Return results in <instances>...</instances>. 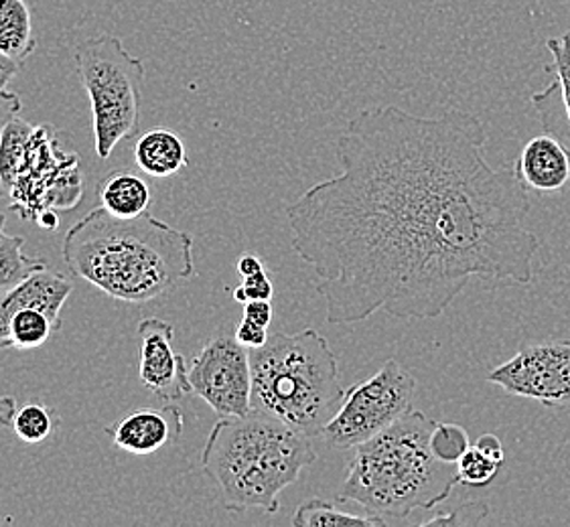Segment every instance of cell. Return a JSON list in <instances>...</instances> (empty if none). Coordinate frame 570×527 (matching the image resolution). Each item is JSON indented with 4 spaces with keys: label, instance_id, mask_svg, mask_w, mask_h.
Wrapping results in <instances>:
<instances>
[{
    "label": "cell",
    "instance_id": "obj_14",
    "mask_svg": "<svg viewBox=\"0 0 570 527\" xmlns=\"http://www.w3.org/2000/svg\"><path fill=\"white\" fill-rule=\"evenodd\" d=\"M547 49L552 56L547 68L552 80L544 90L532 93L530 103L544 132L557 138L570 155V31L550 37Z\"/></svg>",
    "mask_w": 570,
    "mask_h": 527
},
{
    "label": "cell",
    "instance_id": "obj_25",
    "mask_svg": "<svg viewBox=\"0 0 570 527\" xmlns=\"http://www.w3.org/2000/svg\"><path fill=\"white\" fill-rule=\"evenodd\" d=\"M274 285L266 272L242 278L240 287L234 290V300L246 305L250 300H273Z\"/></svg>",
    "mask_w": 570,
    "mask_h": 527
},
{
    "label": "cell",
    "instance_id": "obj_13",
    "mask_svg": "<svg viewBox=\"0 0 570 527\" xmlns=\"http://www.w3.org/2000/svg\"><path fill=\"white\" fill-rule=\"evenodd\" d=\"M106 432L112 445L128 455L147 457L177 440L183 432L181 408L167 404L160 408H137L125 414Z\"/></svg>",
    "mask_w": 570,
    "mask_h": 527
},
{
    "label": "cell",
    "instance_id": "obj_6",
    "mask_svg": "<svg viewBox=\"0 0 570 527\" xmlns=\"http://www.w3.org/2000/svg\"><path fill=\"white\" fill-rule=\"evenodd\" d=\"M0 196L21 219L47 211H71L83 196V172L76 152L59 145L56 128L14 118L0 138Z\"/></svg>",
    "mask_w": 570,
    "mask_h": 527
},
{
    "label": "cell",
    "instance_id": "obj_2",
    "mask_svg": "<svg viewBox=\"0 0 570 527\" xmlns=\"http://www.w3.org/2000/svg\"><path fill=\"white\" fill-rule=\"evenodd\" d=\"M195 241L150 211L116 218L104 207L71 226L63 240L69 272L122 302H150L191 280Z\"/></svg>",
    "mask_w": 570,
    "mask_h": 527
},
{
    "label": "cell",
    "instance_id": "obj_15",
    "mask_svg": "<svg viewBox=\"0 0 570 527\" xmlns=\"http://www.w3.org/2000/svg\"><path fill=\"white\" fill-rule=\"evenodd\" d=\"M513 169L530 193L557 196L570 185L569 150L550 135L530 138L522 147Z\"/></svg>",
    "mask_w": 570,
    "mask_h": 527
},
{
    "label": "cell",
    "instance_id": "obj_32",
    "mask_svg": "<svg viewBox=\"0 0 570 527\" xmlns=\"http://www.w3.org/2000/svg\"><path fill=\"white\" fill-rule=\"evenodd\" d=\"M17 414V400L12 396H0V426H12Z\"/></svg>",
    "mask_w": 570,
    "mask_h": 527
},
{
    "label": "cell",
    "instance_id": "obj_1",
    "mask_svg": "<svg viewBox=\"0 0 570 527\" xmlns=\"http://www.w3.org/2000/svg\"><path fill=\"white\" fill-rule=\"evenodd\" d=\"M488 128L446 110L372 106L335 140L340 172L286 207L291 246L317 276L325 321L384 310L436 319L473 278L530 287L542 241L512 165L485 159Z\"/></svg>",
    "mask_w": 570,
    "mask_h": 527
},
{
    "label": "cell",
    "instance_id": "obj_10",
    "mask_svg": "<svg viewBox=\"0 0 570 527\" xmlns=\"http://www.w3.org/2000/svg\"><path fill=\"white\" fill-rule=\"evenodd\" d=\"M488 381L508 396L534 400L552 410L570 408V339L520 347V351L491 369Z\"/></svg>",
    "mask_w": 570,
    "mask_h": 527
},
{
    "label": "cell",
    "instance_id": "obj_12",
    "mask_svg": "<svg viewBox=\"0 0 570 527\" xmlns=\"http://www.w3.org/2000/svg\"><path fill=\"white\" fill-rule=\"evenodd\" d=\"M140 339L138 376L142 386L165 401L181 400L191 391L189 367L173 347L175 327L163 319H142L137 327Z\"/></svg>",
    "mask_w": 570,
    "mask_h": 527
},
{
    "label": "cell",
    "instance_id": "obj_4",
    "mask_svg": "<svg viewBox=\"0 0 570 527\" xmlns=\"http://www.w3.org/2000/svg\"><path fill=\"white\" fill-rule=\"evenodd\" d=\"M313 438L268 414L219 418L207 436L202 465L228 511H281V494L317 460Z\"/></svg>",
    "mask_w": 570,
    "mask_h": 527
},
{
    "label": "cell",
    "instance_id": "obj_26",
    "mask_svg": "<svg viewBox=\"0 0 570 527\" xmlns=\"http://www.w3.org/2000/svg\"><path fill=\"white\" fill-rule=\"evenodd\" d=\"M234 337H236L246 349H258V347H263V345L268 341L271 335H268L266 327L256 325V322H252L250 319L244 317Z\"/></svg>",
    "mask_w": 570,
    "mask_h": 527
},
{
    "label": "cell",
    "instance_id": "obj_28",
    "mask_svg": "<svg viewBox=\"0 0 570 527\" xmlns=\"http://www.w3.org/2000/svg\"><path fill=\"white\" fill-rule=\"evenodd\" d=\"M273 315L271 300H250V302L244 305V317L250 319L252 322H256V325H263L266 329L273 322Z\"/></svg>",
    "mask_w": 570,
    "mask_h": 527
},
{
    "label": "cell",
    "instance_id": "obj_17",
    "mask_svg": "<svg viewBox=\"0 0 570 527\" xmlns=\"http://www.w3.org/2000/svg\"><path fill=\"white\" fill-rule=\"evenodd\" d=\"M100 207L116 218H138L149 211L150 187L135 172L116 171L106 175L96 187Z\"/></svg>",
    "mask_w": 570,
    "mask_h": 527
},
{
    "label": "cell",
    "instance_id": "obj_16",
    "mask_svg": "<svg viewBox=\"0 0 570 527\" xmlns=\"http://www.w3.org/2000/svg\"><path fill=\"white\" fill-rule=\"evenodd\" d=\"M135 161L145 175L155 179H167L187 167V150L177 132L167 128H155L138 138Z\"/></svg>",
    "mask_w": 570,
    "mask_h": 527
},
{
    "label": "cell",
    "instance_id": "obj_18",
    "mask_svg": "<svg viewBox=\"0 0 570 527\" xmlns=\"http://www.w3.org/2000/svg\"><path fill=\"white\" fill-rule=\"evenodd\" d=\"M35 49L33 17L27 0H0V51L23 66Z\"/></svg>",
    "mask_w": 570,
    "mask_h": 527
},
{
    "label": "cell",
    "instance_id": "obj_3",
    "mask_svg": "<svg viewBox=\"0 0 570 527\" xmlns=\"http://www.w3.org/2000/svg\"><path fill=\"white\" fill-rule=\"evenodd\" d=\"M436 420L411 410L384 432L355 447L345 470L340 504L364 507L365 514L406 519L414 511H431L449 499L459 485L456 465L436 459L431 432Z\"/></svg>",
    "mask_w": 570,
    "mask_h": 527
},
{
    "label": "cell",
    "instance_id": "obj_22",
    "mask_svg": "<svg viewBox=\"0 0 570 527\" xmlns=\"http://www.w3.org/2000/svg\"><path fill=\"white\" fill-rule=\"evenodd\" d=\"M471 448L468 430L453 422H436L431 432V450L434 457L449 465H456L459 459Z\"/></svg>",
    "mask_w": 570,
    "mask_h": 527
},
{
    "label": "cell",
    "instance_id": "obj_19",
    "mask_svg": "<svg viewBox=\"0 0 570 527\" xmlns=\"http://www.w3.org/2000/svg\"><path fill=\"white\" fill-rule=\"evenodd\" d=\"M7 219L0 213V297L19 287L29 276L47 268L43 260L29 258L23 252L24 240L21 236H12L4 230Z\"/></svg>",
    "mask_w": 570,
    "mask_h": 527
},
{
    "label": "cell",
    "instance_id": "obj_27",
    "mask_svg": "<svg viewBox=\"0 0 570 527\" xmlns=\"http://www.w3.org/2000/svg\"><path fill=\"white\" fill-rule=\"evenodd\" d=\"M21 96L19 93L11 92V90H0V138L4 128L11 125L12 120L17 116L21 115Z\"/></svg>",
    "mask_w": 570,
    "mask_h": 527
},
{
    "label": "cell",
    "instance_id": "obj_33",
    "mask_svg": "<svg viewBox=\"0 0 570 527\" xmlns=\"http://www.w3.org/2000/svg\"><path fill=\"white\" fill-rule=\"evenodd\" d=\"M37 223H39V228H43V230L53 231L58 230L59 219L53 209H47V211H43V213L37 218Z\"/></svg>",
    "mask_w": 570,
    "mask_h": 527
},
{
    "label": "cell",
    "instance_id": "obj_29",
    "mask_svg": "<svg viewBox=\"0 0 570 527\" xmlns=\"http://www.w3.org/2000/svg\"><path fill=\"white\" fill-rule=\"evenodd\" d=\"M473 447L481 450L488 459L498 463V465H505V450H503L502 440L495 435H481L478 443Z\"/></svg>",
    "mask_w": 570,
    "mask_h": 527
},
{
    "label": "cell",
    "instance_id": "obj_20",
    "mask_svg": "<svg viewBox=\"0 0 570 527\" xmlns=\"http://www.w3.org/2000/svg\"><path fill=\"white\" fill-rule=\"evenodd\" d=\"M293 526L295 527H320V526H357V527H384L386 521L382 517L370 516V514H347L340 507L325 501V499H308L303 505H298L295 516H293Z\"/></svg>",
    "mask_w": 570,
    "mask_h": 527
},
{
    "label": "cell",
    "instance_id": "obj_21",
    "mask_svg": "<svg viewBox=\"0 0 570 527\" xmlns=\"http://www.w3.org/2000/svg\"><path fill=\"white\" fill-rule=\"evenodd\" d=\"M12 432L27 445H39L53 432V410L43 404H27L14 414Z\"/></svg>",
    "mask_w": 570,
    "mask_h": 527
},
{
    "label": "cell",
    "instance_id": "obj_9",
    "mask_svg": "<svg viewBox=\"0 0 570 527\" xmlns=\"http://www.w3.org/2000/svg\"><path fill=\"white\" fill-rule=\"evenodd\" d=\"M71 280L49 266L0 297V349H39L61 329Z\"/></svg>",
    "mask_w": 570,
    "mask_h": 527
},
{
    "label": "cell",
    "instance_id": "obj_30",
    "mask_svg": "<svg viewBox=\"0 0 570 527\" xmlns=\"http://www.w3.org/2000/svg\"><path fill=\"white\" fill-rule=\"evenodd\" d=\"M19 63L12 61L11 58H7L2 51H0V90H9V83L14 80V76L19 73Z\"/></svg>",
    "mask_w": 570,
    "mask_h": 527
},
{
    "label": "cell",
    "instance_id": "obj_31",
    "mask_svg": "<svg viewBox=\"0 0 570 527\" xmlns=\"http://www.w3.org/2000/svg\"><path fill=\"white\" fill-rule=\"evenodd\" d=\"M238 275L242 278H248V276L258 275V272H264V264L258 256H254V253H244L240 260H238Z\"/></svg>",
    "mask_w": 570,
    "mask_h": 527
},
{
    "label": "cell",
    "instance_id": "obj_7",
    "mask_svg": "<svg viewBox=\"0 0 570 527\" xmlns=\"http://www.w3.org/2000/svg\"><path fill=\"white\" fill-rule=\"evenodd\" d=\"M76 71L90 96L94 149L98 159H110L126 138H137L142 118L145 61L126 51L112 34H98L76 49Z\"/></svg>",
    "mask_w": 570,
    "mask_h": 527
},
{
    "label": "cell",
    "instance_id": "obj_8",
    "mask_svg": "<svg viewBox=\"0 0 570 527\" xmlns=\"http://www.w3.org/2000/svg\"><path fill=\"white\" fill-rule=\"evenodd\" d=\"M416 381L396 359H389L372 378L357 381L323 428L321 438L333 450H350L384 432L412 410Z\"/></svg>",
    "mask_w": 570,
    "mask_h": 527
},
{
    "label": "cell",
    "instance_id": "obj_5",
    "mask_svg": "<svg viewBox=\"0 0 570 527\" xmlns=\"http://www.w3.org/2000/svg\"><path fill=\"white\" fill-rule=\"evenodd\" d=\"M250 366L252 410L321 438L345 396L330 341L311 327L274 332L263 347L250 349Z\"/></svg>",
    "mask_w": 570,
    "mask_h": 527
},
{
    "label": "cell",
    "instance_id": "obj_23",
    "mask_svg": "<svg viewBox=\"0 0 570 527\" xmlns=\"http://www.w3.org/2000/svg\"><path fill=\"white\" fill-rule=\"evenodd\" d=\"M502 469V465H498V463L488 459V457L475 447L469 448L468 453L456 463L459 483H461V485H468V487H475V489L490 487L491 483L495 481V477L500 475V470Z\"/></svg>",
    "mask_w": 570,
    "mask_h": 527
},
{
    "label": "cell",
    "instance_id": "obj_11",
    "mask_svg": "<svg viewBox=\"0 0 570 527\" xmlns=\"http://www.w3.org/2000/svg\"><path fill=\"white\" fill-rule=\"evenodd\" d=\"M189 386L219 418L252 412L250 349L226 332L189 364Z\"/></svg>",
    "mask_w": 570,
    "mask_h": 527
},
{
    "label": "cell",
    "instance_id": "obj_24",
    "mask_svg": "<svg viewBox=\"0 0 570 527\" xmlns=\"http://www.w3.org/2000/svg\"><path fill=\"white\" fill-rule=\"evenodd\" d=\"M490 516V505L483 501H469L456 509H451L446 514L431 517L426 521H422V527L443 526V527H465L480 526Z\"/></svg>",
    "mask_w": 570,
    "mask_h": 527
}]
</instances>
